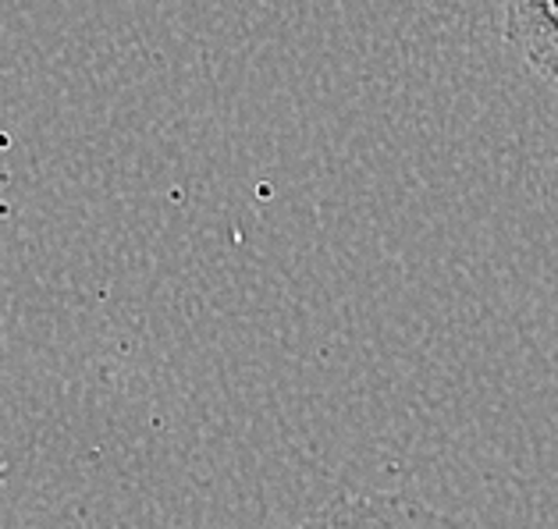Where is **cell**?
Masks as SVG:
<instances>
[{"instance_id": "2", "label": "cell", "mask_w": 558, "mask_h": 529, "mask_svg": "<svg viewBox=\"0 0 558 529\" xmlns=\"http://www.w3.org/2000/svg\"><path fill=\"white\" fill-rule=\"evenodd\" d=\"M501 36L526 67L558 83V0H501Z\"/></svg>"}, {"instance_id": "3", "label": "cell", "mask_w": 558, "mask_h": 529, "mask_svg": "<svg viewBox=\"0 0 558 529\" xmlns=\"http://www.w3.org/2000/svg\"><path fill=\"white\" fill-rule=\"evenodd\" d=\"M4 213H8V202H4V199H0V217H4Z\"/></svg>"}, {"instance_id": "1", "label": "cell", "mask_w": 558, "mask_h": 529, "mask_svg": "<svg viewBox=\"0 0 558 529\" xmlns=\"http://www.w3.org/2000/svg\"><path fill=\"white\" fill-rule=\"evenodd\" d=\"M292 529H459L448 515L434 512L410 494H363L310 515Z\"/></svg>"}]
</instances>
